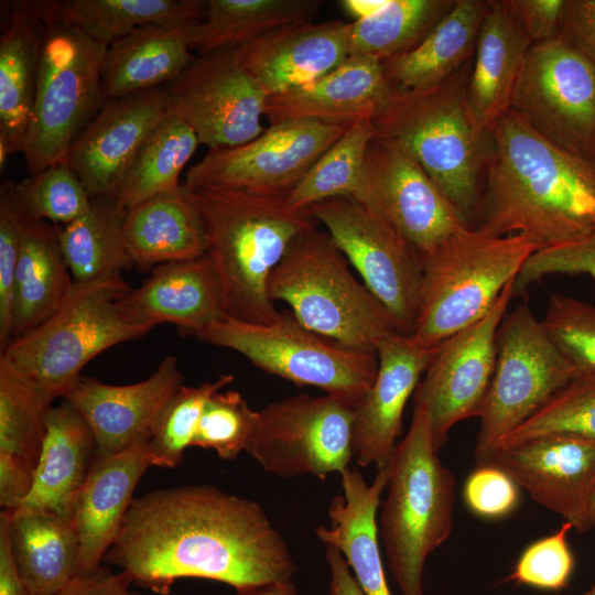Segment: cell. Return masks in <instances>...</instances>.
<instances>
[{
    "mask_svg": "<svg viewBox=\"0 0 595 595\" xmlns=\"http://www.w3.org/2000/svg\"><path fill=\"white\" fill-rule=\"evenodd\" d=\"M104 562L160 595H169L178 578L220 582L240 592L291 582L296 570L261 505L206 484L134 498Z\"/></svg>",
    "mask_w": 595,
    "mask_h": 595,
    "instance_id": "obj_1",
    "label": "cell"
},
{
    "mask_svg": "<svg viewBox=\"0 0 595 595\" xmlns=\"http://www.w3.org/2000/svg\"><path fill=\"white\" fill-rule=\"evenodd\" d=\"M475 228L522 235L537 251L593 234L595 162L555 145L509 109L490 130Z\"/></svg>",
    "mask_w": 595,
    "mask_h": 595,
    "instance_id": "obj_2",
    "label": "cell"
},
{
    "mask_svg": "<svg viewBox=\"0 0 595 595\" xmlns=\"http://www.w3.org/2000/svg\"><path fill=\"white\" fill-rule=\"evenodd\" d=\"M197 209L218 279L224 316L268 324L280 314L269 279L296 237L317 226L305 210H292L286 196L182 184Z\"/></svg>",
    "mask_w": 595,
    "mask_h": 595,
    "instance_id": "obj_3",
    "label": "cell"
},
{
    "mask_svg": "<svg viewBox=\"0 0 595 595\" xmlns=\"http://www.w3.org/2000/svg\"><path fill=\"white\" fill-rule=\"evenodd\" d=\"M467 62L443 83L392 93L374 119L378 138L405 150L468 227L477 224L490 132L480 133L466 106Z\"/></svg>",
    "mask_w": 595,
    "mask_h": 595,
    "instance_id": "obj_4",
    "label": "cell"
},
{
    "mask_svg": "<svg viewBox=\"0 0 595 595\" xmlns=\"http://www.w3.org/2000/svg\"><path fill=\"white\" fill-rule=\"evenodd\" d=\"M437 453L430 418L414 405L409 430L389 464L378 527L401 595H423L426 558L452 531L455 478Z\"/></svg>",
    "mask_w": 595,
    "mask_h": 595,
    "instance_id": "obj_5",
    "label": "cell"
},
{
    "mask_svg": "<svg viewBox=\"0 0 595 595\" xmlns=\"http://www.w3.org/2000/svg\"><path fill=\"white\" fill-rule=\"evenodd\" d=\"M273 302L283 301L309 329L350 349L377 354L382 338L400 333L386 307L349 270L326 230L304 231L269 279Z\"/></svg>",
    "mask_w": 595,
    "mask_h": 595,
    "instance_id": "obj_6",
    "label": "cell"
},
{
    "mask_svg": "<svg viewBox=\"0 0 595 595\" xmlns=\"http://www.w3.org/2000/svg\"><path fill=\"white\" fill-rule=\"evenodd\" d=\"M131 289L122 273L74 282L61 307L12 339L0 359L54 400L64 398L90 360L152 329L125 315L120 300Z\"/></svg>",
    "mask_w": 595,
    "mask_h": 595,
    "instance_id": "obj_7",
    "label": "cell"
},
{
    "mask_svg": "<svg viewBox=\"0 0 595 595\" xmlns=\"http://www.w3.org/2000/svg\"><path fill=\"white\" fill-rule=\"evenodd\" d=\"M537 251L522 235L467 228L422 261L419 312L410 335L433 348L483 318Z\"/></svg>",
    "mask_w": 595,
    "mask_h": 595,
    "instance_id": "obj_8",
    "label": "cell"
},
{
    "mask_svg": "<svg viewBox=\"0 0 595 595\" xmlns=\"http://www.w3.org/2000/svg\"><path fill=\"white\" fill-rule=\"evenodd\" d=\"M107 48L62 18L60 1H52L22 152L30 176L64 161L105 104L101 67Z\"/></svg>",
    "mask_w": 595,
    "mask_h": 595,
    "instance_id": "obj_9",
    "label": "cell"
},
{
    "mask_svg": "<svg viewBox=\"0 0 595 595\" xmlns=\"http://www.w3.org/2000/svg\"><path fill=\"white\" fill-rule=\"evenodd\" d=\"M207 344L241 354L269 375L311 386L356 407L372 387L377 354L350 349L300 323L291 311L268 324H251L227 316L195 336Z\"/></svg>",
    "mask_w": 595,
    "mask_h": 595,
    "instance_id": "obj_10",
    "label": "cell"
},
{
    "mask_svg": "<svg viewBox=\"0 0 595 595\" xmlns=\"http://www.w3.org/2000/svg\"><path fill=\"white\" fill-rule=\"evenodd\" d=\"M576 375L528 305L506 313L498 328L494 374L478 415L477 466L485 465L506 435Z\"/></svg>",
    "mask_w": 595,
    "mask_h": 595,
    "instance_id": "obj_11",
    "label": "cell"
},
{
    "mask_svg": "<svg viewBox=\"0 0 595 595\" xmlns=\"http://www.w3.org/2000/svg\"><path fill=\"white\" fill-rule=\"evenodd\" d=\"M510 109L555 145L594 161L595 63L559 36L531 45Z\"/></svg>",
    "mask_w": 595,
    "mask_h": 595,
    "instance_id": "obj_12",
    "label": "cell"
},
{
    "mask_svg": "<svg viewBox=\"0 0 595 595\" xmlns=\"http://www.w3.org/2000/svg\"><path fill=\"white\" fill-rule=\"evenodd\" d=\"M355 407L329 394H296L259 411L249 453L280 477L313 475L325 479L344 473L354 457Z\"/></svg>",
    "mask_w": 595,
    "mask_h": 595,
    "instance_id": "obj_13",
    "label": "cell"
},
{
    "mask_svg": "<svg viewBox=\"0 0 595 595\" xmlns=\"http://www.w3.org/2000/svg\"><path fill=\"white\" fill-rule=\"evenodd\" d=\"M325 226L364 284L411 335L419 312L423 269L416 252L385 221L353 197H334L305 210Z\"/></svg>",
    "mask_w": 595,
    "mask_h": 595,
    "instance_id": "obj_14",
    "label": "cell"
},
{
    "mask_svg": "<svg viewBox=\"0 0 595 595\" xmlns=\"http://www.w3.org/2000/svg\"><path fill=\"white\" fill-rule=\"evenodd\" d=\"M349 126L310 119L272 123L244 144L208 150L183 184L288 196Z\"/></svg>",
    "mask_w": 595,
    "mask_h": 595,
    "instance_id": "obj_15",
    "label": "cell"
},
{
    "mask_svg": "<svg viewBox=\"0 0 595 595\" xmlns=\"http://www.w3.org/2000/svg\"><path fill=\"white\" fill-rule=\"evenodd\" d=\"M353 198L390 226L421 262L470 228L419 163L387 139L371 141Z\"/></svg>",
    "mask_w": 595,
    "mask_h": 595,
    "instance_id": "obj_16",
    "label": "cell"
},
{
    "mask_svg": "<svg viewBox=\"0 0 595 595\" xmlns=\"http://www.w3.org/2000/svg\"><path fill=\"white\" fill-rule=\"evenodd\" d=\"M164 89L170 113L208 150L244 144L264 130L269 96L241 66L237 47L196 56Z\"/></svg>",
    "mask_w": 595,
    "mask_h": 595,
    "instance_id": "obj_17",
    "label": "cell"
},
{
    "mask_svg": "<svg viewBox=\"0 0 595 595\" xmlns=\"http://www.w3.org/2000/svg\"><path fill=\"white\" fill-rule=\"evenodd\" d=\"M512 284L483 318L435 346L415 389L414 405L428 413L437 451L456 423L479 415L495 369L498 328L513 298Z\"/></svg>",
    "mask_w": 595,
    "mask_h": 595,
    "instance_id": "obj_18",
    "label": "cell"
},
{
    "mask_svg": "<svg viewBox=\"0 0 595 595\" xmlns=\"http://www.w3.org/2000/svg\"><path fill=\"white\" fill-rule=\"evenodd\" d=\"M485 465L507 473L543 507L588 531L587 508L595 487V440L553 433L499 446Z\"/></svg>",
    "mask_w": 595,
    "mask_h": 595,
    "instance_id": "obj_19",
    "label": "cell"
},
{
    "mask_svg": "<svg viewBox=\"0 0 595 595\" xmlns=\"http://www.w3.org/2000/svg\"><path fill=\"white\" fill-rule=\"evenodd\" d=\"M169 115L164 86L105 101L65 159L90 197L115 194L144 141Z\"/></svg>",
    "mask_w": 595,
    "mask_h": 595,
    "instance_id": "obj_20",
    "label": "cell"
},
{
    "mask_svg": "<svg viewBox=\"0 0 595 595\" xmlns=\"http://www.w3.org/2000/svg\"><path fill=\"white\" fill-rule=\"evenodd\" d=\"M434 350L398 332L378 344L375 382L354 410L353 448L360 467L374 464L378 470L389 466L405 404Z\"/></svg>",
    "mask_w": 595,
    "mask_h": 595,
    "instance_id": "obj_21",
    "label": "cell"
},
{
    "mask_svg": "<svg viewBox=\"0 0 595 595\" xmlns=\"http://www.w3.org/2000/svg\"><path fill=\"white\" fill-rule=\"evenodd\" d=\"M183 385L177 358L166 356L145 379L129 385H109L82 376L64 397L89 424L97 453H119L150 437L164 404Z\"/></svg>",
    "mask_w": 595,
    "mask_h": 595,
    "instance_id": "obj_22",
    "label": "cell"
},
{
    "mask_svg": "<svg viewBox=\"0 0 595 595\" xmlns=\"http://www.w3.org/2000/svg\"><path fill=\"white\" fill-rule=\"evenodd\" d=\"M150 466L149 437L119 453L95 455L69 515L79 541L77 575L102 564L134 499V489Z\"/></svg>",
    "mask_w": 595,
    "mask_h": 595,
    "instance_id": "obj_23",
    "label": "cell"
},
{
    "mask_svg": "<svg viewBox=\"0 0 595 595\" xmlns=\"http://www.w3.org/2000/svg\"><path fill=\"white\" fill-rule=\"evenodd\" d=\"M351 22L328 20L286 26L237 47L241 66L268 96L309 84L349 56Z\"/></svg>",
    "mask_w": 595,
    "mask_h": 595,
    "instance_id": "obj_24",
    "label": "cell"
},
{
    "mask_svg": "<svg viewBox=\"0 0 595 595\" xmlns=\"http://www.w3.org/2000/svg\"><path fill=\"white\" fill-rule=\"evenodd\" d=\"M391 96L380 61L349 56L338 67L309 84L269 96L264 117L270 125L310 119L348 126L363 119L374 120Z\"/></svg>",
    "mask_w": 595,
    "mask_h": 595,
    "instance_id": "obj_25",
    "label": "cell"
},
{
    "mask_svg": "<svg viewBox=\"0 0 595 595\" xmlns=\"http://www.w3.org/2000/svg\"><path fill=\"white\" fill-rule=\"evenodd\" d=\"M125 315L153 328L173 324L181 335L196 336L224 316L220 286L207 256L160 264L120 300Z\"/></svg>",
    "mask_w": 595,
    "mask_h": 595,
    "instance_id": "obj_26",
    "label": "cell"
},
{
    "mask_svg": "<svg viewBox=\"0 0 595 595\" xmlns=\"http://www.w3.org/2000/svg\"><path fill=\"white\" fill-rule=\"evenodd\" d=\"M0 36V167L23 152L52 1H7Z\"/></svg>",
    "mask_w": 595,
    "mask_h": 595,
    "instance_id": "obj_27",
    "label": "cell"
},
{
    "mask_svg": "<svg viewBox=\"0 0 595 595\" xmlns=\"http://www.w3.org/2000/svg\"><path fill=\"white\" fill-rule=\"evenodd\" d=\"M533 42L502 0L488 1L466 86V106L475 128L488 134L511 105L524 58Z\"/></svg>",
    "mask_w": 595,
    "mask_h": 595,
    "instance_id": "obj_28",
    "label": "cell"
},
{
    "mask_svg": "<svg viewBox=\"0 0 595 595\" xmlns=\"http://www.w3.org/2000/svg\"><path fill=\"white\" fill-rule=\"evenodd\" d=\"M340 477L343 496L331 500L329 526L317 527L316 537L342 553L365 595H391L376 519L389 466L378 469L371 484L357 468L348 467Z\"/></svg>",
    "mask_w": 595,
    "mask_h": 595,
    "instance_id": "obj_29",
    "label": "cell"
},
{
    "mask_svg": "<svg viewBox=\"0 0 595 595\" xmlns=\"http://www.w3.org/2000/svg\"><path fill=\"white\" fill-rule=\"evenodd\" d=\"M198 22L148 24L110 44L101 67L105 101L175 79L196 57L193 36Z\"/></svg>",
    "mask_w": 595,
    "mask_h": 595,
    "instance_id": "obj_30",
    "label": "cell"
},
{
    "mask_svg": "<svg viewBox=\"0 0 595 595\" xmlns=\"http://www.w3.org/2000/svg\"><path fill=\"white\" fill-rule=\"evenodd\" d=\"M45 428L32 490L17 510L69 517L97 454L96 439L85 418L66 399L50 407Z\"/></svg>",
    "mask_w": 595,
    "mask_h": 595,
    "instance_id": "obj_31",
    "label": "cell"
},
{
    "mask_svg": "<svg viewBox=\"0 0 595 595\" xmlns=\"http://www.w3.org/2000/svg\"><path fill=\"white\" fill-rule=\"evenodd\" d=\"M73 284L58 226L25 214L14 277L11 340L51 317Z\"/></svg>",
    "mask_w": 595,
    "mask_h": 595,
    "instance_id": "obj_32",
    "label": "cell"
},
{
    "mask_svg": "<svg viewBox=\"0 0 595 595\" xmlns=\"http://www.w3.org/2000/svg\"><path fill=\"white\" fill-rule=\"evenodd\" d=\"M122 229L132 264L142 271L207 253L203 221L182 185L127 209Z\"/></svg>",
    "mask_w": 595,
    "mask_h": 595,
    "instance_id": "obj_33",
    "label": "cell"
},
{
    "mask_svg": "<svg viewBox=\"0 0 595 595\" xmlns=\"http://www.w3.org/2000/svg\"><path fill=\"white\" fill-rule=\"evenodd\" d=\"M488 1L455 0L451 10L413 50L381 62L392 93L434 87L466 64Z\"/></svg>",
    "mask_w": 595,
    "mask_h": 595,
    "instance_id": "obj_34",
    "label": "cell"
},
{
    "mask_svg": "<svg viewBox=\"0 0 595 595\" xmlns=\"http://www.w3.org/2000/svg\"><path fill=\"white\" fill-rule=\"evenodd\" d=\"M10 550L30 595H52L78 574L79 541L69 517L7 511Z\"/></svg>",
    "mask_w": 595,
    "mask_h": 595,
    "instance_id": "obj_35",
    "label": "cell"
},
{
    "mask_svg": "<svg viewBox=\"0 0 595 595\" xmlns=\"http://www.w3.org/2000/svg\"><path fill=\"white\" fill-rule=\"evenodd\" d=\"M321 0H208L193 36L198 55L239 47L280 29L313 22Z\"/></svg>",
    "mask_w": 595,
    "mask_h": 595,
    "instance_id": "obj_36",
    "label": "cell"
},
{
    "mask_svg": "<svg viewBox=\"0 0 595 595\" xmlns=\"http://www.w3.org/2000/svg\"><path fill=\"white\" fill-rule=\"evenodd\" d=\"M125 213L112 196L91 197L83 216L58 226L74 282L94 281L133 267L123 238Z\"/></svg>",
    "mask_w": 595,
    "mask_h": 595,
    "instance_id": "obj_37",
    "label": "cell"
},
{
    "mask_svg": "<svg viewBox=\"0 0 595 595\" xmlns=\"http://www.w3.org/2000/svg\"><path fill=\"white\" fill-rule=\"evenodd\" d=\"M198 145L194 130L170 113L144 141L112 197L127 210L154 196L180 190L181 172Z\"/></svg>",
    "mask_w": 595,
    "mask_h": 595,
    "instance_id": "obj_38",
    "label": "cell"
},
{
    "mask_svg": "<svg viewBox=\"0 0 595 595\" xmlns=\"http://www.w3.org/2000/svg\"><path fill=\"white\" fill-rule=\"evenodd\" d=\"M203 0H64L60 14L93 41L110 45L154 23L201 20Z\"/></svg>",
    "mask_w": 595,
    "mask_h": 595,
    "instance_id": "obj_39",
    "label": "cell"
},
{
    "mask_svg": "<svg viewBox=\"0 0 595 595\" xmlns=\"http://www.w3.org/2000/svg\"><path fill=\"white\" fill-rule=\"evenodd\" d=\"M454 2L389 0L376 14L351 22L349 56H366L382 62L413 50L444 18Z\"/></svg>",
    "mask_w": 595,
    "mask_h": 595,
    "instance_id": "obj_40",
    "label": "cell"
},
{
    "mask_svg": "<svg viewBox=\"0 0 595 595\" xmlns=\"http://www.w3.org/2000/svg\"><path fill=\"white\" fill-rule=\"evenodd\" d=\"M376 136L372 119L350 125L286 196L288 207L303 212L328 198L354 197L363 177L368 148Z\"/></svg>",
    "mask_w": 595,
    "mask_h": 595,
    "instance_id": "obj_41",
    "label": "cell"
},
{
    "mask_svg": "<svg viewBox=\"0 0 595 595\" xmlns=\"http://www.w3.org/2000/svg\"><path fill=\"white\" fill-rule=\"evenodd\" d=\"M53 401L0 359V452L18 455L36 469Z\"/></svg>",
    "mask_w": 595,
    "mask_h": 595,
    "instance_id": "obj_42",
    "label": "cell"
},
{
    "mask_svg": "<svg viewBox=\"0 0 595 595\" xmlns=\"http://www.w3.org/2000/svg\"><path fill=\"white\" fill-rule=\"evenodd\" d=\"M234 381L229 374L198 386H180L161 410L149 437L151 465L176 468L192 446L195 431L208 399Z\"/></svg>",
    "mask_w": 595,
    "mask_h": 595,
    "instance_id": "obj_43",
    "label": "cell"
},
{
    "mask_svg": "<svg viewBox=\"0 0 595 595\" xmlns=\"http://www.w3.org/2000/svg\"><path fill=\"white\" fill-rule=\"evenodd\" d=\"M553 433L595 440V372L577 374L534 415L506 435L498 447Z\"/></svg>",
    "mask_w": 595,
    "mask_h": 595,
    "instance_id": "obj_44",
    "label": "cell"
},
{
    "mask_svg": "<svg viewBox=\"0 0 595 595\" xmlns=\"http://www.w3.org/2000/svg\"><path fill=\"white\" fill-rule=\"evenodd\" d=\"M14 191L28 216L57 226L76 220L91 204V197L65 160L14 183Z\"/></svg>",
    "mask_w": 595,
    "mask_h": 595,
    "instance_id": "obj_45",
    "label": "cell"
},
{
    "mask_svg": "<svg viewBox=\"0 0 595 595\" xmlns=\"http://www.w3.org/2000/svg\"><path fill=\"white\" fill-rule=\"evenodd\" d=\"M259 411L250 408L236 390H220L205 404L192 446L213 450L221 459H232L248 450L255 436Z\"/></svg>",
    "mask_w": 595,
    "mask_h": 595,
    "instance_id": "obj_46",
    "label": "cell"
},
{
    "mask_svg": "<svg viewBox=\"0 0 595 595\" xmlns=\"http://www.w3.org/2000/svg\"><path fill=\"white\" fill-rule=\"evenodd\" d=\"M541 324L577 374L595 372V306L573 296H550Z\"/></svg>",
    "mask_w": 595,
    "mask_h": 595,
    "instance_id": "obj_47",
    "label": "cell"
},
{
    "mask_svg": "<svg viewBox=\"0 0 595 595\" xmlns=\"http://www.w3.org/2000/svg\"><path fill=\"white\" fill-rule=\"evenodd\" d=\"M571 529L572 523L564 521L555 533L530 544L506 581L543 591L565 588L574 569V556L567 543Z\"/></svg>",
    "mask_w": 595,
    "mask_h": 595,
    "instance_id": "obj_48",
    "label": "cell"
},
{
    "mask_svg": "<svg viewBox=\"0 0 595 595\" xmlns=\"http://www.w3.org/2000/svg\"><path fill=\"white\" fill-rule=\"evenodd\" d=\"M25 219L14 191V182L0 186V353L11 342L14 277Z\"/></svg>",
    "mask_w": 595,
    "mask_h": 595,
    "instance_id": "obj_49",
    "label": "cell"
},
{
    "mask_svg": "<svg viewBox=\"0 0 595 595\" xmlns=\"http://www.w3.org/2000/svg\"><path fill=\"white\" fill-rule=\"evenodd\" d=\"M549 274H588L595 279V231L573 242L533 252L513 281V296Z\"/></svg>",
    "mask_w": 595,
    "mask_h": 595,
    "instance_id": "obj_50",
    "label": "cell"
},
{
    "mask_svg": "<svg viewBox=\"0 0 595 595\" xmlns=\"http://www.w3.org/2000/svg\"><path fill=\"white\" fill-rule=\"evenodd\" d=\"M518 488L513 479L502 469L493 465H479L465 482L464 499L476 515L500 518L517 507Z\"/></svg>",
    "mask_w": 595,
    "mask_h": 595,
    "instance_id": "obj_51",
    "label": "cell"
},
{
    "mask_svg": "<svg viewBox=\"0 0 595 595\" xmlns=\"http://www.w3.org/2000/svg\"><path fill=\"white\" fill-rule=\"evenodd\" d=\"M565 0H502L530 40L556 37Z\"/></svg>",
    "mask_w": 595,
    "mask_h": 595,
    "instance_id": "obj_52",
    "label": "cell"
},
{
    "mask_svg": "<svg viewBox=\"0 0 595 595\" xmlns=\"http://www.w3.org/2000/svg\"><path fill=\"white\" fill-rule=\"evenodd\" d=\"M558 36L595 63V0H565Z\"/></svg>",
    "mask_w": 595,
    "mask_h": 595,
    "instance_id": "obj_53",
    "label": "cell"
},
{
    "mask_svg": "<svg viewBox=\"0 0 595 595\" xmlns=\"http://www.w3.org/2000/svg\"><path fill=\"white\" fill-rule=\"evenodd\" d=\"M35 467L24 458L0 452V506L2 510H17L30 495Z\"/></svg>",
    "mask_w": 595,
    "mask_h": 595,
    "instance_id": "obj_54",
    "label": "cell"
},
{
    "mask_svg": "<svg viewBox=\"0 0 595 595\" xmlns=\"http://www.w3.org/2000/svg\"><path fill=\"white\" fill-rule=\"evenodd\" d=\"M131 576L123 572H112L101 564L97 570L75 576L67 585L52 595H141L131 592Z\"/></svg>",
    "mask_w": 595,
    "mask_h": 595,
    "instance_id": "obj_55",
    "label": "cell"
},
{
    "mask_svg": "<svg viewBox=\"0 0 595 595\" xmlns=\"http://www.w3.org/2000/svg\"><path fill=\"white\" fill-rule=\"evenodd\" d=\"M0 595H30L14 564L9 542L8 513H0Z\"/></svg>",
    "mask_w": 595,
    "mask_h": 595,
    "instance_id": "obj_56",
    "label": "cell"
},
{
    "mask_svg": "<svg viewBox=\"0 0 595 595\" xmlns=\"http://www.w3.org/2000/svg\"><path fill=\"white\" fill-rule=\"evenodd\" d=\"M325 558L331 573L327 595H365L344 556L336 548L326 545Z\"/></svg>",
    "mask_w": 595,
    "mask_h": 595,
    "instance_id": "obj_57",
    "label": "cell"
},
{
    "mask_svg": "<svg viewBox=\"0 0 595 595\" xmlns=\"http://www.w3.org/2000/svg\"><path fill=\"white\" fill-rule=\"evenodd\" d=\"M389 0H342L340 7L353 18L355 21L367 19L377 12H379Z\"/></svg>",
    "mask_w": 595,
    "mask_h": 595,
    "instance_id": "obj_58",
    "label": "cell"
},
{
    "mask_svg": "<svg viewBox=\"0 0 595 595\" xmlns=\"http://www.w3.org/2000/svg\"><path fill=\"white\" fill-rule=\"evenodd\" d=\"M236 595H299V592L293 581H291L236 592Z\"/></svg>",
    "mask_w": 595,
    "mask_h": 595,
    "instance_id": "obj_59",
    "label": "cell"
},
{
    "mask_svg": "<svg viewBox=\"0 0 595 595\" xmlns=\"http://www.w3.org/2000/svg\"><path fill=\"white\" fill-rule=\"evenodd\" d=\"M587 524H588V530L595 528V487L588 501Z\"/></svg>",
    "mask_w": 595,
    "mask_h": 595,
    "instance_id": "obj_60",
    "label": "cell"
},
{
    "mask_svg": "<svg viewBox=\"0 0 595 595\" xmlns=\"http://www.w3.org/2000/svg\"><path fill=\"white\" fill-rule=\"evenodd\" d=\"M583 595H595V585Z\"/></svg>",
    "mask_w": 595,
    "mask_h": 595,
    "instance_id": "obj_61",
    "label": "cell"
},
{
    "mask_svg": "<svg viewBox=\"0 0 595 595\" xmlns=\"http://www.w3.org/2000/svg\"><path fill=\"white\" fill-rule=\"evenodd\" d=\"M593 159H594V162H595V149H594V156H593Z\"/></svg>",
    "mask_w": 595,
    "mask_h": 595,
    "instance_id": "obj_62",
    "label": "cell"
}]
</instances>
